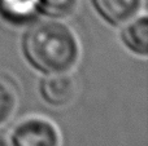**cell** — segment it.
<instances>
[{
    "instance_id": "obj_1",
    "label": "cell",
    "mask_w": 148,
    "mask_h": 146,
    "mask_svg": "<svg viewBox=\"0 0 148 146\" xmlns=\"http://www.w3.org/2000/svg\"><path fill=\"white\" fill-rule=\"evenodd\" d=\"M26 58L47 74L68 72L79 57V43L69 26L55 21H39L29 27L22 40Z\"/></svg>"
},
{
    "instance_id": "obj_2",
    "label": "cell",
    "mask_w": 148,
    "mask_h": 146,
    "mask_svg": "<svg viewBox=\"0 0 148 146\" xmlns=\"http://www.w3.org/2000/svg\"><path fill=\"white\" fill-rule=\"evenodd\" d=\"M12 146H60L57 127L46 118H29L21 122L10 135Z\"/></svg>"
},
{
    "instance_id": "obj_3",
    "label": "cell",
    "mask_w": 148,
    "mask_h": 146,
    "mask_svg": "<svg viewBox=\"0 0 148 146\" xmlns=\"http://www.w3.org/2000/svg\"><path fill=\"white\" fill-rule=\"evenodd\" d=\"M99 14L110 25H122L133 20L142 7V0H92Z\"/></svg>"
},
{
    "instance_id": "obj_4",
    "label": "cell",
    "mask_w": 148,
    "mask_h": 146,
    "mask_svg": "<svg viewBox=\"0 0 148 146\" xmlns=\"http://www.w3.org/2000/svg\"><path fill=\"white\" fill-rule=\"evenodd\" d=\"M75 85L73 79L65 72L51 74L42 82L40 93L48 103L53 106H62L73 98Z\"/></svg>"
},
{
    "instance_id": "obj_5",
    "label": "cell",
    "mask_w": 148,
    "mask_h": 146,
    "mask_svg": "<svg viewBox=\"0 0 148 146\" xmlns=\"http://www.w3.org/2000/svg\"><path fill=\"white\" fill-rule=\"evenodd\" d=\"M122 40L130 51L139 56H147L148 53V22L147 17L136 18L122 32Z\"/></svg>"
},
{
    "instance_id": "obj_6",
    "label": "cell",
    "mask_w": 148,
    "mask_h": 146,
    "mask_svg": "<svg viewBox=\"0 0 148 146\" xmlns=\"http://www.w3.org/2000/svg\"><path fill=\"white\" fill-rule=\"evenodd\" d=\"M0 10L7 20L22 23L39 10V0H0Z\"/></svg>"
},
{
    "instance_id": "obj_7",
    "label": "cell",
    "mask_w": 148,
    "mask_h": 146,
    "mask_svg": "<svg viewBox=\"0 0 148 146\" xmlns=\"http://www.w3.org/2000/svg\"><path fill=\"white\" fill-rule=\"evenodd\" d=\"M18 105V93L12 80L0 76V126L13 116Z\"/></svg>"
},
{
    "instance_id": "obj_8",
    "label": "cell",
    "mask_w": 148,
    "mask_h": 146,
    "mask_svg": "<svg viewBox=\"0 0 148 146\" xmlns=\"http://www.w3.org/2000/svg\"><path fill=\"white\" fill-rule=\"evenodd\" d=\"M79 0H39V10L52 18H64L73 14Z\"/></svg>"
},
{
    "instance_id": "obj_9",
    "label": "cell",
    "mask_w": 148,
    "mask_h": 146,
    "mask_svg": "<svg viewBox=\"0 0 148 146\" xmlns=\"http://www.w3.org/2000/svg\"><path fill=\"white\" fill-rule=\"evenodd\" d=\"M0 146H8L7 144H5L4 141H1V140H0Z\"/></svg>"
}]
</instances>
